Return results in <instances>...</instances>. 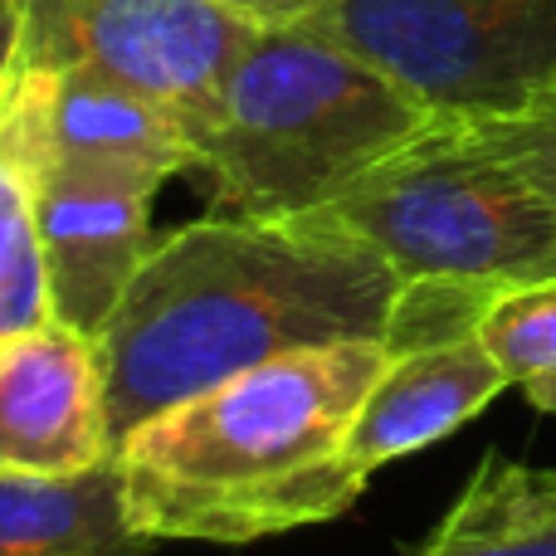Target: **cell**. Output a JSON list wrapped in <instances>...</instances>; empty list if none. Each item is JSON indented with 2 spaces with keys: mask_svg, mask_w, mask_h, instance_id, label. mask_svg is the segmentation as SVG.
<instances>
[{
  "mask_svg": "<svg viewBox=\"0 0 556 556\" xmlns=\"http://www.w3.org/2000/svg\"><path fill=\"white\" fill-rule=\"evenodd\" d=\"M307 29L434 123L498 117L556 88V0H332Z\"/></svg>",
  "mask_w": 556,
  "mask_h": 556,
  "instance_id": "obj_5",
  "label": "cell"
},
{
  "mask_svg": "<svg viewBox=\"0 0 556 556\" xmlns=\"http://www.w3.org/2000/svg\"><path fill=\"white\" fill-rule=\"evenodd\" d=\"M162 186L113 166L39 156L35 225L45 250L49 313L98 337L152 250V201Z\"/></svg>",
  "mask_w": 556,
  "mask_h": 556,
  "instance_id": "obj_7",
  "label": "cell"
},
{
  "mask_svg": "<svg viewBox=\"0 0 556 556\" xmlns=\"http://www.w3.org/2000/svg\"><path fill=\"white\" fill-rule=\"evenodd\" d=\"M123 513L117 464L68 479L0 473V556H147Z\"/></svg>",
  "mask_w": 556,
  "mask_h": 556,
  "instance_id": "obj_12",
  "label": "cell"
},
{
  "mask_svg": "<svg viewBox=\"0 0 556 556\" xmlns=\"http://www.w3.org/2000/svg\"><path fill=\"white\" fill-rule=\"evenodd\" d=\"M508 386L513 381L503 376V366L483 352L473 332L391 352L352 420L346 454L371 479L381 464L450 440L473 415L489 410Z\"/></svg>",
  "mask_w": 556,
  "mask_h": 556,
  "instance_id": "obj_9",
  "label": "cell"
},
{
  "mask_svg": "<svg viewBox=\"0 0 556 556\" xmlns=\"http://www.w3.org/2000/svg\"><path fill=\"white\" fill-rule=\"evenodd\" d=\"M479 152H489L498 166H508L532 195L556 215V88L538 93L532 103L498 117H469L454 123Z\"/></svg>",
  "mask_w": 556,
  "mask_h": 556,
  "instance_id": "obj_15",
  "label": "cell"
},
{
  "mask_svg": "<svg viewBox=\"0 0 556 556\" xmlns=\"http://www.w3.org/2000/svg\"><path fill=\"white\" fill-rule=\"evenodd\" d=\"M386 362V342L307 346L137 425L113 454L132 532L240 547L342 518L366 489L346 434Z\"/></svg>",
  "mask_w": 556,
  "mask_h": 556,
  "instance_id": "obj_2",
  "label": "cell"
},
{
  "mask_svg": "<svg viewBox=\"0 0 556 556\" xmlns=\"http://www.w3.org/2000/svg\"><path fill=\"white\" fill-rule=\"evenodd\" d=\"M307 220L381 254L401 283L556 278V215L454 123H434Z\"/></svg>",
  "mask_w": 556,
  "mask_h": 556,
  "instance_id": "obj_4",
  "label": "cell"
},
{
  "mask_svg": "<svg viewBox=\"0 0 556 556\" xmlns=\"http://www.w3.org/2000/svg\"><path fill=\"white\" fill-rule=\"evenodd\" d=\"M15 29H20V0L0 15V68H5V59H10V49H15Z\"/></svg>",
  "mask_w": 556,
  "mask_h": 556,
  "instance_id": "obj_18",
  "label": "cell"
},
{
  "mask_svg": "<svg viewBox=\"0 0 556 556\" xmlns=\"http://www.w3.org/2000/svg\"><path fill=\"white\" fill-rule=\"evenodd\" d=\"M10 5H15V0H0V15H5V10H10Z\"/></svg>",
  "mask_w": 556,
  "mask_h": 556,
  "instance_id": "obj_19",
  "label": "cell"
},
{
  "mask_svg": "<svg viewBox=\"0 0 556 556\" xmlns=\"http://www.w3.org/2000/svg\"><path fill=\"white\" fill-rule=\"evenodd\" d=\"M401 274L317 220L205 215L152 235L142 269L93 337L113 444L162 410L332 342H386Z\"/></svg>",
  "mask_w": 556,
  "mask_h": 556,
  "instance_id": "obj_1",
  "label": "cell"
},
{
  "mask_svg": "<svg viewBox=\"0 0 556 556\" xmlns=\"http://www.w3.org/2000/svg\"><path fill=\"white\" fill-rule=\"evenodd\" d=\"M49 74V68H45ZM45 152L166 186L195 172V137L172 108L98 74H49Z\"/></svg>",
  "mask_w": 556,
  "mask_h": 556,
  "instance_id": "obj_10",
  "label": "cell"
},
{
  "mask_svg": "<svg viewBox=\"0 0 556 556\" xmlns=\"http://www.w3.org/2000/svg\"><path fill=\"white\" fill-rule=\"evenodd\" d=\"M415 556H556L552 473L489 454Z\"/></svg>",
  "mask_w": 556,
  "mask_h": 556,
  "instance_id": "obj_13",
  "label": "cell"
},
{
  "mask_svg": "<svg viewBox=\"0 0 556 556\" xmlns=\"http://www.w3.org/2000/svg\"><path fill=\"white\" fill-rule=\"evenodd\" d=\"M522 391H528V401L538 405V410L556 415V376H547V381H528V386H522Z\"/></svg>",
  "mask_w": 556,
  "mask_h": 556,
  "instance_id": "obj_17",
  "label": "cell"
},
{
  "mask_svg": "<svg viewBox=\"0 0 556 556\" xmlns=\"http://www.w3.org/2000/svg\"><path fill=\"white\" fill-rule=\"evenodd\" d=\"M113 454L93 337L59 323L0 337V473L68 479L113 464Z\"/></svg>",
  "mask_w": 556,
  "mask_h": 556,
  "instance_id": "obj_8",
  "label": "cell"
},
{
  "mask_svg": "<svg viewBox=\"0 0 556 556\" xmlns=\"http://www.w3.org/2000/svg\"><path fill=\"white\" fill-rule=\"evenodd\" d=\"M473 337L513 386L556 376V278L493 288L473 323Z\"/></svg>",
  "mask_w": 556,
  "mask_h": 556,
  "instance_id": "obj_14",
  "label": "cell"
},
{
  "mask_svg": "<svg viewBox=\"0 0 556 556\" xmlns=\"http://www.w3.org/2000/svg\"><path fill=\"white\" fill-rule=\"evenodd\" d=\"M547 473H552V493H556V469H547Z\"/></svg>",
  "mask_w": 556,
  "mask_h": 556,
  "instance_id": "obj_20",
  "label": "cell"
},
{
  "mask_svg": "<svg viewBox=\"0 0 556 556\" xmlns=\"http://www.w3.org/2000/svg\"><path fill=\"white\" fill-rule=\"evenodd\" d=\"M434 117L307 25L254 29L195 137L215 215L298 220L332 205Z\"/></svg>",
  "mask_w": 556,
  "mask_h": 556,
  "instance_id": "obj_3",
  "label": "cell"
},
{
  "mask_svg": "<svg viewBox=\"0 0 556 556\" xmlns=\"http://www.w3.org/2000/svg\"><path fill=\"white\" fill-rule=\"evenodd\" d=\"M49 74L10 49L0 68V337L54 323L45 250L35 225V181L45 156Z\"/></svg>",
  "mask_w": 556,
  "mask_h": 556,
  "instance_id": "obj_11",
  "label": "cell"
},
{
  "mask_svg": "<svg viewBox=\"0 0 556 556\" xmlns=\"http://www.w3.org/2000/svg\"><path fill=\"white\" fill-rule=\"evenodd\" d=\"M254 25L211 0H20L15 49L49 74H98L172 108L201 137Z\"/></svg>",
  "mask_w": 556,
  "mask_h": 556,
  "instance_id": "obj_6",
  "label": "cell"
},
{
  "mask_svg": "<svg viewBox=\"0 0 556 556\" xmlns=\"http://www.w3.org/2000/svg\"><path fill=\"white\" fill-rule=\"evenodd\" d=\"M211 5L230 10L235 20H244L254 29H274V25H307L332 0H211Z\"/></svg>",
  "mask_w": 556,
  "mask_h": 556,
  "instance_id": "obj_16",
  "label": "cell"
}]
</instances>
